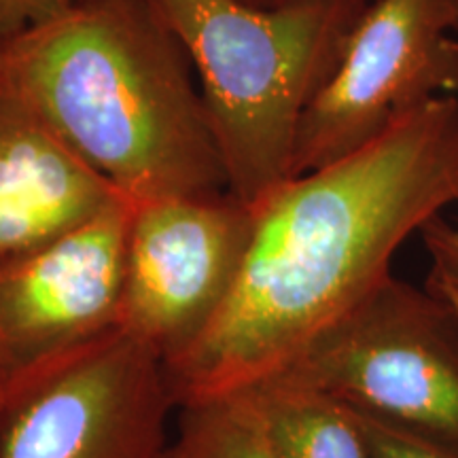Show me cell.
<instances>
[{"label":"cell","instance_id":"6da1fadb","mask_svg":"<svg viewBox=\"0 0 458 458\" xmlns=\"http://www.w3.org/2000/svg\"><path fill=\"white\" fill-rule=\"evenodd\" d=\"M458 204V98L408 114L351 156L303 172L259 204L233 289L165 365L176 405L284 374L385 280L405 242Z\"/></svg>","mask_w":458,"mask_h":458},{"label":"cell","instance_id":"7a4b0ae2","mask_svg":"<svg viewBox=\"0 0 458 458\" xmlns=\"http://www.w3.org/2000/svg\"><path fill=\"white\" fill-rule=\"evenodd\" d=\"M3 81L131 204L229 191L191 62L147 0H77L3 45Z\"/></svg>","mask_w":458,"mask_h":458},{"label":"cell","instance_id":"3957f363","mask_svg":"<svg viewBox=\"0 0 458 458\" xmlns=\"http://www.w3.org/2000/svg\"><path fill=\"white\" fill-rule=\"evenodd\" d=\"M199 81L227 187L246 206L293 179L297 131L369 0H147Z\"/></svg>","mask_w":458,"mask_h":458},{"label":"cell","instance_id":"277c9868","mask_svg":"<svg viewBox=\"0 0 458 458\" xmlns=\"http://www.w3.org/2000/svg\"><path fill=\"white\" fill-rule=\"evenodd\" d=\"M276 377L458 448V314L427 286L391 274Z\"/></svg>","mask_w":458,"mask_h":458},{"label":"cell","instance_id":"5b68a950","mask_svg":"<svg viewBox=\"0 0 458 458\" xmlns=\"http://www.w3.org/2000/svg\"><path fill=\"white\" fill-rule=\"evenodd\" d=\"M165 363L113 331L13 380L0 403V458H162Z\"/></svg>","mask_w":458,"mask_h":458},{"label":"cell","instance_id":"8992f818","mask_svg":"<svg viewBox=\"0 0 458 458\" xmlns=\"http://www.w3.org/2000/svg\"><path fill=\"white\" fill-rule=\"evenodd\" d=\"M458 0H369L303 114L293 172L351 156L408 114L458 98Z\"/></svg>","mask_w":458,"mask_h":458},{"label":"cell","instance_id":"52a82bcc","mask_svg":"<svg viewBox=\"0 0 458 458\" xmlns=\"http://www.w3.org/2000/svg\"><path fill=\"white\" fill-rule=\"evenodd\" d=\"M255 215L232 193L131 204L122 329L164 363L181 357L232 293Z\"/></svg>","mask_w":458,"mask_h":458},{"label":"cell","instance_id":"ba28073f","mask_svg":"<svg viewBox=\"0 0 458 458\" xmlns=\"http://www.w3.org/2000/svg\"><path fill=\"white\" fill-rule=\"evenodd\" d=\"M131 202H119L0 267V368L7 388L122 329Z\"/></svg>","mask_w":458,"mask_h":458},{"label":"cell","instance_id":"9c48e42d","mask_svg":"<svg viewBox=\"0 0 458 458\" xmlns=\"http://www.w3.org/2000/svg\"><path fill=\"white\" fill-rule=\"evenodd\" d=\"M125 202L0 81V267Z\"/></svg>","mask_w":458,"mask_h":458},{"label":"cell","instance_id":"30bf717a","mask_svg":"<svg viewBox=\"0 0 458 458\" xmlns=\"http://www.w3.org/2000/svg\"><path fill=\"white\" fill-rule=\"evenodd\" d=\"M255 391L278 458H371L360 422L340 401L284 377Z\"/></svg>","mask_w":458,"mask_h":458},{"label":"cell","instance_id":"8fae6325","mask_svg":"<svg viewBox=\"0 0 458 458\" xmlns=\"http://www.w3.org/2000/svg\"><path fill=\"white\" fill-rule=\"evenodd\" d=\"M179 437L162 458H278L255 388L181 405Z\"/></svg>","mask_w":458,"mask_h":458},{"label":"cell","instance_id":"7c38bea8","mask_svg":"<svg viewBox=\"0 0 458 458\" xmlns=\"http://www.w3.org/2000/svg\"><path fill=\"white\" fill-rule=\"evenodd\" d=\"M418 236L428 255L425 286L458 314V221L450 223L439 215Z\"/></svg>","mask_w":458,"mask_h":458},{"label":"cell","instance_id":"4fadbf2b","mask_svg":"<svg viewBox=\"0 0 458 458\" xmlns=\"http://www.w3.org/2000/svg\"><path fill=\"white\" fill-rule=\"evenodd\" d=\"M351 411L368 437L371 458H458L456 445L437 442L363 411Z\"/></svg>","mask_w":458,"mask_h":458},{"label":"cell","instance_id":"5bb4252c","mask_svg":"<svg viewBox=\"0 0 458 458\" xmlns=\"http://www.w3.org/2000/svg\"><path fill=\"white\" fill-rule=\"evenodd\" d=\"M77 0H0V41L7 43L32 28L71 11Z\"/></svg>","mask_w":458,"mask_h":458},{"label":"cell","instance_id":"9a60e30c","mask_svg":"<svg viewBox=\"0 0 458 458\" xmlns=\"http://www.w3.org/2000/svg\"><path fill=\"white\" fill-rule=\"evenodd\" d=\"M240 3H246L257 9H274V7H280V4L289 3V0H240Z\"/></svg>","mask_w":458,"mask_h":458},{"label":"cell","instance_id":"2e32d148","mask_svg":"<svg viewBox=\"0 0 458 458\" xmlns=\"http://www.w3.org/2000/svg\"><path fill=\"white\" fill-rule=\"evenodd\" d=\"M4 393H7V377H4V371L0 368V403H3Z\"/></svg>","mask_w":458,"mask_h":458},{"label":"cell","instance_id":"e0dca14e","mask_svg":"<svg viewBox=\"0 0 458 458\" xmlns=\"http://www.w3.org/2000/svg\"><path fill=\"white\" fill-rule=\"evenodd\" d=\"M3 41H0V81H3Z\"/></svg>","mask_w":458,"mask_h":458}]
</instances>
